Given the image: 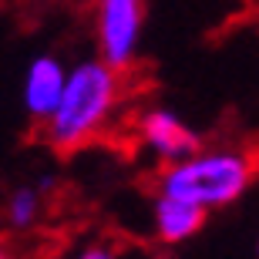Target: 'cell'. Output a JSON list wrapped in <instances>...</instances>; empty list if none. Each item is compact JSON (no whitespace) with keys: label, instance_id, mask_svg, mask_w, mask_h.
Wrapping results in <instances>:
<instances>
[{"label":"cell","instance_id":"obj_1","mask_svg":"<svg viewBox=\"0 0 259 259\" xmlns=\"http://www.w3.org/2000/svg\"><path fill=\"white\" fill-rule=\"evenodd\" d=\"M118 98V77L108 61H84L64 77L61 98L48 115V135L58 148H74L105 125Z\"/></svg>","mask_w":259,"mask_h":259},{"label":"cell","instance_id":"obj_6","mask_svg":"<svg viewBox=\"0 0 259 259\" xmlns=\"http://www.w3.org/2000/svg\"><path fill=\"white\" fill-rule=\"evenodd\" d=\"M205 222V209L195 202L175 199V195H162L155 202V229L165 242H185L192 239L195 232Z\"/></svg>","mask_w":259,"mask_h":259},{"label":"cell","instance_id":"obj_2","mask_svg":"<svg viewBox=\"0 0 259 259\" xmlns=\"http://www.w3.org/2000/svg\"><path fill=\"white\" fill-rule=\"evenodd\" d=\"M252 179V162L239 152H192L168 165L162 175V195L195 202L202 209H219L236 202Z\"/></svg>","mask_w":259,"mask_h":259},{"label":"cell","instance_id":"obj_9","mask_svg":"<svg viewBox=\"0 0 259 259\" xmlns=\"http://www.w3.org/2000/svg\"><path fill=\"white\" fill-rule=\"evenodd\" d=\"M0 256H4V252H0Z\"/></svg>","mask_w":259,"mask_h":259},{"label":"cell","instance_id":"obj_8","mask_svg":"<svg viewBox=\"0 0 259 259\" xmlns=\"http://www.w3.org/2000/svg\"><path fill=\"white\" fill-rule=\"evenodd\" d=\"M81 256H84V259H108L111 252H108V249H101V246H91V249H84Z\"/></svg>","mask_w":259,"mask_h":259},{"label":"cell","instance_id":"obj_7","mask_svg":"<svg viewBox=\"0 0 259 259\" xmlns=\"http://www.w3.org/2000/svg\"><path fill=\"white\" fill-rule=\"evenodd\" d=\"M40 212V195L34 192V189H17V192L10 195V205H7V215L14 226H30V222L37 219Z\"/></svg>","mask_w":259,"mask_h":259},{"label":"cell","instance_id":"obj_5","mask_svg":"<svg viewBox=\"0 0 259 259\" xmlns=\"http://www.w3.org/2000/svg\"><path fill=\"white\" fill-rule=\"evenodd\" d=\"M64 64L51 54H40V58L30 61L27 74H24V105L34 118H48L54 111L61 98V88H64Z\"/></svg>","mask_w":259,"mask_h":259},{"label":"cell","instance_id":"obj_3","mask_svg":"<svg viewBox=\"0 0 259 259\" xmlns=\"http://www.w3.org/2000/svg\"><path fill=\"white\" fill-rule=\"evenodd\" d=\"M145 24L142 0H98V48L101 61L121 67L132 61Z\"/></svg>","mask_w":259,"mask_h":259},{"label":"cell","instance_id":"obj_4","mask_svg":"<svg viewBox=\"0 0 259 259\" xmlns=\"http://www.w3.org/2000/svg\"><path fill=\"white\" fill-rule=\"evenodd\" d=\"M142 138L165 162H179V158H189L192 152H199V135L185 125L179 115L165 111V108L148 111L142 118Z\"/></svg>","mask_w":259,"mask_h":259}]
</instances>
